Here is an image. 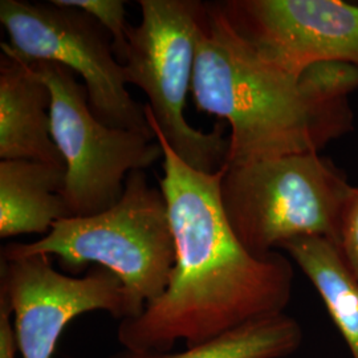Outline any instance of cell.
<instances>
[{
    "mask_svg": "<svg viewBox=\"0 0 358 358\" xmlns=\"http://www.w3.org/2000/svg\"><path fill=\"white\" fill-rule=\"evenodd\" d=\"M299 85L307 105L313 146L319 153L353 128L349 97L358 90V68L337 62L316 63L300 73Z\"/></svg>",
    "mask_w": 358,
    "mask_h": 358,
    "instance_id": "cell-14",
    "label": "cell"
},
{
    "mask_svg": "<svg viewBox=\"0 0 358 358\" xmlns=\"http://www.w3.org/2000/svg\"><path fill=\"white\" fill-rule=\"evenodd\" d=\"M52 94V137L64 158V198L72 217H90L113 207L129 174L164 157L155 136L112 128L90 110L88 92L64 65L34 63Z\"/></svg>",
    "mask_w": 358,
    "mask_h": 358,
    "instance_id": "cell-6",
    "label": "cell"
},
{
    "mask_svg": "<svg viewBox=\"0 0 358 358\" xmlns=\"http://www.w3.org/2000/svg\"><path fill=\"white\" fill-rule=\"evenodd\" d=\"M338 248L358 280V187L352 186L341 213Z\"/></svg>",
    "mask_w": 358,
    "mask_h": 358,
    "instance_id": "cell-16",
    "label": "cell"
},
{
    "mask_svg": "<svg viewBox=\"0 0 358 358\" xmlns=\"http://www.w3.org/2000/svg\"><path fill=\"white\" fill-rule=\"evenodd\" d=\"M65 166L7 159L0 162V238L48 234L72 217L64 198Z\"/></svg>",
    "mask_w": 358,
    "mask_h": 358,
    "instance_id": "cell-11",
    "label": "cell"
},
{
    "mask_svg": "<svg viewBox=\"0 0 358 358\" xmlns=\"http://www.w3.org/2000/svg\"><path fill=\"white\" fill-rule=\"evenodd\" d=\"M164 152L166 198L177 259L166 291L138 317L120 322L129 350L170 352L202 344L248 321L284 313L294 288L292 262L279 251L255 256L236 238L220 202L222 173L185 164L149 124Z\"/></svg>",
    "mask_w": 358,
    "mask_h": 358,
    "instance_id": "cell-1",
    "label": "cell"
},
{
    "mask_svg": "<svg viewBox=\"0 0 358 358\" xmlns=\"http://www.w3.org/2000/svg\"><path fill=\"white\" fill-rule=\"evenodd\" d=\"M303 271L341 333L352 357L358 358V280L338 245L321 236L297 238L280 245Z\"/></svg>",
    "mask_w": 358,
    "mask_h": 358,
    "instance_id": "cell-12",
    "label": "cell"
},
{
    "mask_svg": "<svg viewBox=\"0 0 358 358\" xmlns=\"http://www.w3.org/2000/svg\"><path fill=\"white\" fill-rule=\"evenodd\" d=\"M0 158L65 166L52 137V94L34 63L1 43Z\"/></svg>",
    "mask_w": 358,
    "mask_h": 358,
    "instance_id": "cell-10",
    "label": "cell"
},
{
    "mask_svg": "<svg viewBox=\"0 0 358 358\" xmlns=\"http://www.w3.org/2000/svg\"><path fill=\"white\" fill-rule=\"evenodd\" d=\"M0 22L19 57L64 65L84 80L90 110L99 121L154 136L145 105L129 93L110 35L93 16L52 0L45 4L1 0Z\"/></svg>",
    "mask_w": 358,
    "mask_h": 358,
    "instance_id": "cell-7",
    "label": "cell"
},
{
    "mask_svg": "<svg viewBox=\"0 0 358 358\" xmlns=\"http://www.w3.org/2000/svg\"><path fill=\"white\" fill-rule=\"evenodd\" d=\"M192 94L199 112L230 125L226 166L317 153L299 76L242 36L220 1L203 4Z\"/></svg>",
    "mask_w": 358,
    "mask_h": 358,
    "instance_id": "cell-2",
    "label": "cell"
},
{
    "mask_svg": "<svg viewBox=\"0 0 358 358\" xmlns=\"http://www.w3.org/2000/svg\"><path fill=\"white\" fill-rule=\"evenodd\" d=\"M11 317V308L0 300V358H16L19 355Z\"/></svg>",
    "mask_w": 358,
    "mask_h": 358,
    "instance_id": "cell-17",
    "label": "cell"
},
{
    "mask_svg": "<svg viewBox=\"0 0 358 358\" xmlns=\"http://www.w3.org/2000/svg\"><path fill=\"white\" fill-rule=\"evenodd\" d=\"M303 329L294 317L279 313L248 321L229 332L182 352L122 349L106 358H285L300 348Z\"/></svg>",
    "mask_w": 358,
    "mask_h": 358,
    "instance_id": "cell-13",
    "label": "cell"
},
{
    "mask_svg": "<svg viewBox=\"0 0 358 358\" xmlns=\"http://www.w3.org/2000/svg\"><path fill=\"white\" fill-rule=\"evenodd\" d=\"M0 300L11 308L22 358H52L69 322L105 310L115 319H134L127 289L113 272L94 267L83 278L53 268L51 256L1 257Z\"/></svg>",
    "mask_w": 358,
    "mask_h": 358,
    "instance_id": "cell-8",
    "label": "cell"
},
{
    "mask_svg": "<svg viewBox=\"0 0 358 358\" xmlns=\"http://www.w3.org/2000/svg\"><path fill=\"white\" fill-rule=\"evenodd\" d=\"M65 7H73L93 16L112 38L115 56L122 64L128 53L127 1L122 0H52Z\"/></svg>",
    "mask_w": 358,
    "mask_h": 358,
    "instance_id": "cell-15",
    "label": "cell"
},
{
    "mask_svg": "<svg viewBox=\"0 0 358 358\" xmlns=\"http://www.w3.org/2000/svg\"><path fill=\"white\" fill-rule=\"evenodd\" d=\"M141 22L129 27L124 65L127 84L146 94L148 122L189 166L215 174L226 166L229 138L224 124L211 131L192 128L185 117L205 1L140 0Z\"/></svg>",
    "mask_w": 358,
    "mask_h": 358,
    "instance_id": "cell-5",
    "label": "cell"
},
{
    "mask_svg": "<svg viewBox=\"0 0 358 358\" xmlns=\"http://www.w3.org/2000/svg\"><path fill=\"white\" fill-rule=\"evenodd\" d=\"M31 255L55 256L71 272L92 264L113 272L138 317L166 291L177 259L166 198L143 170L133 171L113 207L90 217L59 220L36 242L1 248V257Z\"/></svg>",
    "mask_w": 358,
    "mask_h": 358,
    "instance_id": "cell-3",
    "label": "cell"
},
{
    "mask_svg": "<svg viewBox=\"0 0 358 358\" xmlns=\"http://www.w3.org/2000/svg\"><path fill=\"white\" fill-rule=\"evenodd\" d=\"M350 187L328 158L291 154L223 167L220 202L244 248L266 256L297 238L321 236L338 243Z\"/></svg>",
    "mask_w": 358,
    "mask_h": 358,
    "instance_id": "cell-4",
    "label": "cell"
},
{
    "mask_svg": "<svg viewBox=\"0 0 358 358\" xmlns=\"http://www.w3.org/2000/svg\"><path fill=\"white\" fill-rule=\"evenodd\" d=\"M220 6L242 36L296 76L322 62L358 68V6L340 0H230Z\"/></svg>",
    "mask_w": 358,
    "mask_h": 358,
    "instance_id": "cell-9",
    "label": "cell"
}]
</instances>
